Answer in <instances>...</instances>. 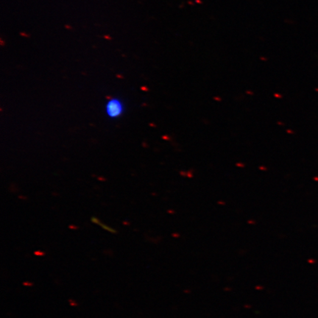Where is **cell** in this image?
I'll use <instances>...</instances> for the list:
<instances>
[{
	"mask_svg": "<svg viewBox=\"0 0 318 318\" xmlns=\"http://www.w3.org/2000/svg\"><path fill=\"white\" fill-rule=\"evenodd\" d=\"M105 111L107 116L111 119L120 116L124 111L122 101L118 98H111L106 103Z\"/></svg>",
	"mask_w": 318,
	"mask_h": 318,
	"instance_id": "6da1fadb",
	"label": "cell"
}]
</instances>
